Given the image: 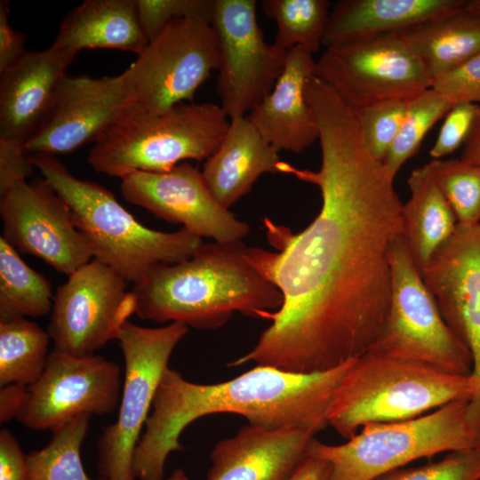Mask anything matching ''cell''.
<instances>
[{
  "mask_svg": "<svg viewBox=\"0 0 480 480\" xmlns=\"http://www.w3.org/2000/svg\"><path fill=\"white\" fill-rule=\"evenodd\" d=\"M464 8L480 18V0L466 1Z\"/></svg>",
  "mask_w": 480,
  "mask_h": 480,
  "instance_id": "cell-44",
  "label": "cell"
},
{
  "mask_svg": "<svg viewBox=\"0 0 480 480\" xmlns=\"http://www.w3.org/2000/svg\"><path fill=\"white\" fill-rule=\"evenodd\" d=\"M128 100L124 72L99 78L66 74L24 149L28 155L57 156L94 143L124 113Z\"/></svg>",
  "mask_w": 480,
  "mask_h": 480,
  "instance_id": "cell-17",
  "label": "cell"
},
{
  "mask_svg": "<svg viewBox=\"0 0 480 480\" xmlns=\"http://www.w3.org/2000/svg\"><path fill=\"white\" fill-rule=\"evenodd\" d=\"M0 216L10 244L68 276L93 257L68 205L44 177L17 182L1 195Z\"/></svg>",
  "mask_w": 480,
  "mask_h": 480,
  "instance_id": "cell-15",
  "label": "cell"
},
{
  "mask_svg": "<svg viewBox=\"0 0 480 480\" xmlns=\"http://www.w3.org/2000/svg\"><path fill=\"white\" fill-rule=\"evenodd\" d=\"M431 88L452 107L460 103H480V52L436 78Z\"/></svg>",
  "mask_w": 480,
  "mask_h": 480,
  "instance_id": "cell-36",
  "label": "cell"
},
{
  "mask_svg": "<svg viewBox=\"0 0 480 480\" xmlns=\"http://www.w3.org/2000/svg\"><path fill=\"white\" fill-rule=\"evenodd\" d=\"M476 448L478 450V452H480V437H479V440H478V443L476 446Z\"/></svg>",
  "mask_w": 480,
  "mask_h": 480,
  "instance_id": "cell-46",
  "label": "cell"
},
{
  "mask_svg": "<svg viewBox=\"0 0 480 480\" xmlns=\"http://www.w3.org/2000/svg\"><path fill=\"white\" fill-rule=\"evenodd\" d=\"M166 480H189L186 472L181 468H176Z\"/></svg>",
  "mask_w": 480,
  "mask_h": 480,
  "instance_id": "cell-45",
  "label": "cell"
},
{
  "mask_svg": "<svg viewBox=\"0 0 480 480\" xmlns=\"http://www.w3.org/2000/svg\"><path fill=\"white\" fill-rule=\"evenodd\" d=\"M91 416L82 414L71 420L52 432L45 446L28 454L29 480H93L86 474L81 459Z\"/></svg>",
  "mask_w": 480,
  "mask_h": 480,
  "instance_id": "cell-30",
  "label": "cell"
},
{
  "mask_svg": "<svg viewBox=\"0 0 480 480\" xmlns=\"http://www.w3.org/2000/svg\"><path fill=\"white\" fill-rule=\"evenodd\" d=\"M401 32L432 82L480 52V18L464 6Z\"/></svg>",
  "mask_w": 480,
  "mask_h": 480,
  "instance_id": "cell-26",
  "label": "cell"
},
{
  "mask_svg": "<svg viewBox=\"0 0 480 480\" xmlns=\"http://www.w3.org/2000/svg\"><path fill=\"white\" fill-rule=\"evenodd\" d=\"M213 0H136L140 28L151 41L179 19L199 16L211 21Z\"/></svg>",
  "mask_w": 480,
  "mask_h": 480,
  "instance_id": "cell-35",
  "label": "cell"
},
{
  "mask_svg": "<svg viewBox=\"0 0 480 480\" xmlns=\"http://www.w3.org/2000/svg\"><path fill=\"white\" fill-rule=\"evenodd\" d=\"M452 106L431 87L407 101L399 132L383 161L392 177L419 150L434 124L446 116Z\"/></svg>",
  "mask_w": 480,
  "mask_h": 480,
  "instance_id": "cell-31",
  "label": "cell"
},
{
  "mask_svg": "<svg viewBox=\"0 0 480 480\" xmlns=\"http://www.w3.org/2000/svg\"><path fill=\"white\" fill-rule=\"evenodd\" d=\"M263 12L277 27L274 44L288 52L300 47L314 54L323 46L331 11L328 0H264Z\"/></svg>",
  "mask_w": 480,
  "mask_h": 480,
  "instance_id": "cell-29",
  "label": "cell"
},
{
  "mask_svg": "<svg viewBox=\"0 0 480 480\" xmlns=\"http://www.w3.org/2000/svg\"><path fill=\"white\" fill-rule=\"evenodd\" d=\"M465 4V0H340L330 11L323 46L404 31Z\"/></svg>",
  "mask_w": 480,
  "mask_h": 480,
  "instance_id": "cell-23",
  "label": "cell"
},
{
  "mask_svg": "<svg viewBox=\"0 0 480 480\" xmlns=\"http://www.w3.org/2000/svg\"><path fill=\"white\" fill-rule=\"evenodd\" d=\"M50 335L26 317L0 321V386L29 387L43 374Z\"/></svg>",
  "mask_w": 480,
  "mask_h": 480,
  "instance_id": "cell-28",
  "label": "cell"
},
{
  "mask_svg": "<svg viewBox=\"0 0 480 480\" xmlns=\"http://www.w3.org/2000/svg\"><path fill=\"white\" fill-rule=\"evenodd\" d=\"M317 172L291 174L318 187L322 206L294 234L264 220L277 252L247 247L249 261L283 296L254 347L230 362L296 373L326 372L368 352L386 322L391 296L388 252L402 235L403 203L394 177L365 147L356 113L339 99L314 108Z\"/></svg>",
  "mask_w": 480,
  "mask_h": 480,
  "instance_id": "cell-1",
  "label": "cell"
},
{
  "mask_svg": "<svg viewBox=\"0 0 480 480\" xmlns=\"http://www.w3.org/2000/svg\"><path fill=\"white\" fill-rule=\"evenodd\" d=\"M388 259L389 309L369 351L421 362L455 374H471V354L444 321L402 235L392 243Z\"/></svg>",
  "mask_w": 480,
  "mask_h": 480,
  "instance_id": "cell-8",
  "label": "cell"
},
{
  "mask_svg": "<svg viewBox=\"0 0 480 480\" xmlns=\"http://www.w3.org/2000/svg\"><path fill=\"white\" fill-rule=\"evenodd\" d=\"M463 146L460 159L473 164H480V115L476 118Z\"/></svg>",
  "mask_w": 480,
  "mask_h": 480,
  "instance_id": "cell-43",
  "label": "cell"
},
{
  "mask_svg": "<svg viewBox=\"0 0 480 480\" xmlns=\"http://www.w3.org/2000/svg\"><path fill=\"white\" fill-rule=\"evenodd\" d=\"M77 54L51 45L28 51L0 73V139L24 147L41 125Z\"/></svg>",
  "mask_w": 480,
  "mask_h": 480,
  "instance_id": "cell-20",
  "label": "cell"
},
{
  "mask_svg": "<svg viewBox=\"0 0 480 480\" xmlns=\"http://www.w3.org/2000/svg\"><path fill=\"white\" fill-rule=\"evenodd\" d=\"M447 325L471 354L480 381V223L459 225L420 272Z\"/></svg>",
  "mask_w": 480,
  "mask_h": 480,
  "instance_id": "cell-18",
  "label": "cell"
},
{
  "mask_svg": "<svg viewBox=\"0 0 480 480\" xmlns=\"http://www.w3.org/2000/svg\"><path fill=\"white\" fill-rule=\"evenodd\" d=\"M329 464L314 456L307 455L288 480H331Z\"/></svg>",
  "mask_w": 480,
  "mask_h": 480,
  "instance_id": "cell-42",
  "label": "cell"
},
{
  "mask_svg": "<svg viewBox=\"0 0 480 480\" xmlns=\"http://www.w3.org/2000/svg\"><path fill=\"white\" fill-rule=\"evenodd\" d=\"M220 106L180 103L157 114L124 112L91 148L96 172L122 179L133 172H164L187 160H206L229 121Z\"/></svg>",
  "mask_w": 480,
  "mask_h": 480,
  "instance_id": "cell-7",
  "label": "cell"
},
{
  "mask_svg": "<svg viewBox=\"0 0 480 480\" xmlns=\"http://www.w3.org/2000/svg\"><path fill=\"white\" fill-rule=\"evenodd\" d=\"M35 168L68 205L75 226L88 239L94 259L126 281L140 280L154 266L190 258L202 237L185 228L173 232L154 230L140 223L101 185L78 179L49 154H30Z\"/></svg>",
  "mask_w": 480,
  "mask_h": 480,
  "instance_id": "cell-5",
  "label": "cell"
},
{
  "mask_svg": "<svg viewBox=\"0 0 480 480\" xmlns=\"http://www.w3.org/2000/svg\"><path fill=\"white\" fill-rule=\"evenodd\" d=\"M188 327L170 323L144 327L129 321L121 327L119 341L124 380L116 422L105 426L97 441L98 469L104 480H134L132 459L151 412L152 403L169 359Z\"/></svg>",
  "mask_w": 480,
  "mask_h": 480,
  "instance_id": "cell-9",
  "label": "cell"
},
{
  "mask_svg": "<svg viewBox=\"0 0 480 480\" xmlns=\"http://www.w3.org/2000/svg\"><path fill=\"white\" fill-rule=\"evenodd\" d=\"M10 2L0 1V73L4 71L25 53L27 36L16 31L9 23Z\"/></svg>",
  "mask_w": 480,
  "mask_h": 480,
  "instance_id": "cell-40",
  "label": "cell"
},
{
  "mask_svg": "<svg viewBox=\"0 0 480 480\" xmlns=\"http://www.w3.org/2000/svg\"><path fill=\"white\" fill-rule=\"evenodd\" d=\"M316 433L308 427L244 426L216 444L205 480H288Z\"/></svg>",
  "mask_w": 480,
  "mask_h": 480,
  "instance_id": "cell-19",
  "label": "cell"
},
{
  "mask_svg": "<svg viewBox=\"0 0 480 480\" xmlns=\"http://www.w3.org/2000/svg\"><path fill=\"white\" fill-rule=\"evenodd\" d=\"M479 115V104L454 105L446 114L436 142L429 151L433 159H441L464 144Z\"/></svg>",
  "mask_w": 480,
  "mask_h": 480,
  "instance_id": "cell-37",
  "label": "cell"
},
{
  "mask_svg": "<svg viewBox=\"0 0 480 480\" xmlns=\"http://www.w3.org/2000/svg\"><path fill=\"white\" fill-rule=\"evenodd\" d=\"M121 368L95 354L50 352L41 377L28 387L17 420L35 430H54L82 414L111 413L119 404Z\"/></svg>",
  "mask_w": 480,
  "mask_h": 480,
  "instance_id": "cell-14",
  "label": "cell"
},
{
  "mask_svg": "<svg viewBox=\"0 0 480 480\" xmlns=\"http://www.w3.org/2000/svg\"><path fill=\"white\" fill-rule=\"evenodd\" d=\"M428 164L458 224L480 223V164L462 159H433Z\"/></svg>",
  "mask_w": 480,
  "mask_h": 480,
  "instance_id": "cell-32",
  "label": "cell"
},
{
  "mask_svg": "<svg viewBox=\"0 0 480 480\" xmlns=\"http://www.w3.org/2000/svg\"><path fill=\"white\" fill-rule=\"evenodd\" d=\"M478 398L474 374L368 351L355 359L327 411V424L346 439L371 424L415 418L447 404Z\"/></svg>",
  "mask_w": 480,
  "mask_h": 480,
  "instance_id": "cell-4",
  "label": "cell"
},
{
  "mask_svg": "<svg viewBox=\"0 0 480 480\" xmlns=\"http://www.w3.org/2000/svg\"><path fill=\"white\" fill-rule=\"evenodd\" d=\"M256 7L255 0H213L217 92L230 119L245 116L272 91L285 63L287 52L266 42Z\"/></svg>",
  "mask_w": 480,
  "mask_h": 480,
  "instance_id": "cell-12",
  "label": "cell"
},
{
  "mask_svg": "<svg viewBox=\"0 0 480 480\" xmlns=\"http://www.w3.org/2000/svg\"><path fill=\"white\" fill-rule=\"evenodd\" d=\"M354 361L314 373L256 364L229 380L212 384L189 381L168 367L134 452V478L164 480L168 456L183 449L181 433L206 415L235 413L252 425L271 428L308 427L319 432L328 426L329 405Z\"/></svg>",
  "mask_w": 480,
  "mask_h": 480,
  "instance_id": "cell-2",
  "label": "cell"
},
{
  "mask_svg": "<svg viewBox=\"0 0 480 480\" xmlns=\"http://www.w3.org/2000/svg\"><path fill=\"white\" fill-rule=\"evenodd\" d=\"M28 397V387L10 384L0 390V422L6 423L18 419L24 410Z\"/></svg>",
  "mask_w": 480,
  "mask_h": 480,
  "instance_id": "cell-41",
  "label": "cell"
},
{
  "mask_svg": "<svg viewBox=\"0 0 480 480\" xmlns=\"http://www.w3.org/2000/svg\"><path fill=\"white\" fill-rule=\"evenodd\" d=\"M53 296L49 280L30 268L1 236L0 321L48 315Z\"/></svg>",
  "mask_w": 480,
  "mask_h": 480,
  "instance_id": "cell-27",
  "label": "cell"
},
{
  "mask_svg": "<svg viewBox=\"0 0 480 480\" xmlns=\"http://www.w3.org/2000/svg\"><path fill=\"white\" fill-rule=\"evenodd\" d=\"M113 268L93 259L68 276L52 301L47 332L54 350L89 356L117 334L135 312L132 292Z\"/></svg>",
  "mask_w": 480,
  "mask_h": 480,
  "instance_id": "cell-13",
  "label": "cell"
},
{
  "mask_svg": "<svg viewBox=\"0 0 480 480\" xmlns=\"http://www.w3.org/2000/svg\"><path fill=\"white\" fill-rule=\"evenodd\" d=\"M148 44L136 0H85L64 17L52 45L76 54L106 48L139 55Z\"/></svg>",
  "mask_w": 480,
  "mask_h": 480,
  "instance_id": "cell-24",
  "label": "cell"
},
{
  "mask_svg": "<svg viewBox=\"0 0 480 480\" xmlns=\"http://www.w3.org/2000/svg\"><path fill=\"white\" fill-rule=\"evenodd\" d=\"M292 168L245 116L230 119L222 142L204 161L201 172L214 198L229 209L263 173L291 174Z\"/></svg>",
  "mask_w": 480,
  "mask_h": 480,
  "instance_id": "cell-22",
  "label": "cell"
},
{
  "mask_svg": "<svg viewBox=\"0 0 480 480\" xmlns=\"http://www.w3.org/2000/svg\"><path fill=\"white\" fill-rule=\"evenodd\" d=\"M407 184L410 198L402 205V236L421 272L453 236L458 221L428 164L412 170Z\"/></svg>",
  "mask_w": 480,
  "mask_h": 480,
  "instance_id": "cell-25",
  "label": "cell"
},
{
  "mask_svg": "<svg viewBox=\"0 0 480 480\" xmlns=\"http://www.w3.org/2000/svg\"><path fill=\"white\" fill-rule=\"evenodd\" d=\"M480 437V400L466 399L409 420L363 427L347 442L314 438L307 455L325 460L331 480H374L419 459L476 448Z\"/></svg>",
  "mask_w": 480,
  "mask_h": 480,
  "instance_id": "cell-6",
  "label": "cell"
},
{
  "mask_svg": "<svg viewBox=\"0 0 480 480\" xmlns=\"http://www.w3.org/2000/svg\"><path fill=\"white\" fill-rule=\"evenodd\" d=\"M316 64L313 54L304 49L289 50L274 88L246 115L278 152L300 154L319 139L316 117L305 95L308 80L316 75Z\"/></svg>",
  "mask_w": 480,
  "mask_h": 480,
  "instance_id": "cell-21",
  "label": "cell"
},
{
  "mask_svg": "<svg viewBox=\"0 0 480 480\" xmlns=\"http://www.w3.org/2000/svg\"><path fill=\"white\" fill-rule=\"evenodd\" d=\"M316 76L355 112L382 100H408L432 85L402 32L325 47Z\"/></svg>",
  "mask_w": 480,
  "mask_h": 480,
  "instance_id": "cell-11",
  "label": "cell"
},
{
  "mask_svg": "<svg viewBox=\"0 0 480 480\" xmlns=\"http://www.w3.org/2000/svg\"><path fill=\"white\" fill-rule=\"evenodd\" d=\"M34 169L22 145L0 139V196L15 183L28 180Z\"/></svg>",
  "mask_w": 480,
  "mask_h": 480,
  "instance_id": "cell-38",
  "label": "cell"
},
{
  "mask_svg": "<svg viewBox=\"0 0 480 480\" xmlns=\"http://www.w3.org/2000/svg\"><path fill=\"white\" fill-rule=\"evenodd\" d=\"M408 100H382L356 112L363 141L380 162L384 161L399 132Z\"/></svg>",
  "mask_w": 480,
  "mask_h": 480,
  "instance_id": "cell-33",
  "label": "cell"
},
{
  "mask_svg": "<svg viewBox=\"0 0 480 480\" xmlns=\"http://www.w3.org/2000/svg\"><path fill=\"white\" fill-rule=\"evenodd\" d=\"M218 67L211 21L199 16L174 20L124 71L129 96L124 112L157 114L192 101Z\"/></svg>",
  "mask_w": 480,
  "mask_h": 480,
  "instance_id": "cell-10",
  "label": "cell"
},
{
  "mask_svg": "<svg viewBox=\"0 0 480 480\" xmlns=\"http://www.w3.org/2000/svg\"><path fill=\"white\" fill-rule=\"evenodd\" d=\"M374 480H480V452L476 448L450 452L436 462L400 468Z\"/></svg>",
  "mask_w": 480,
  "mask_h": 480,
  "instance_id": "cell-34",
  "label": "cell"
},
{
  "mask_svg": "<svg viewBox=\"0 0 480 480\" xmlns=\"http://www.w3.org/2000/svg\"><path fill=\"white\" fill-rule=\"evenodd\" d=\"M246 248L214 241L183 261L154 266L134 284V313L157 324L210 330L235 312L262 318L277 310L282 293L249 261Z\"/></svg>",
  "mask_w": 480,
  "mask_h": 480,
  "instance_id": "cell-3",
  "label": "cell"
},
{
  "mask_svg": "<svg viewBox=\"0 0 480 480\" xmlns=\"http://www.w3.org/2000/svg\"><path fill=\"white\" fill-rule=\"evenodd\" d=\"M121 192L128 202L202 238L235 243L250 232L246 222L218 203L202 172L188 162L164 172H131L121 179Z\"/></svg>",
  "mask_w": 480,
  "mask_h": 480,
  "instance_id": "cell-16",
  "label": "cell"
},
{
  "mask_svg": "<svg viewBox=\"0 0 480 480\" xmlns=\"http://www.w3.org/2000/svg\"><path fill=\"white\" fill-rule=\"evenodd\" d=\"M0 480H29L28 454L5 428L0 431Z\"/></svg>",
  "mask_w": 480,
  "mask_h": 480,
  "instance_id": "cell-39",
  "label": "cell"
}]
</instances>
